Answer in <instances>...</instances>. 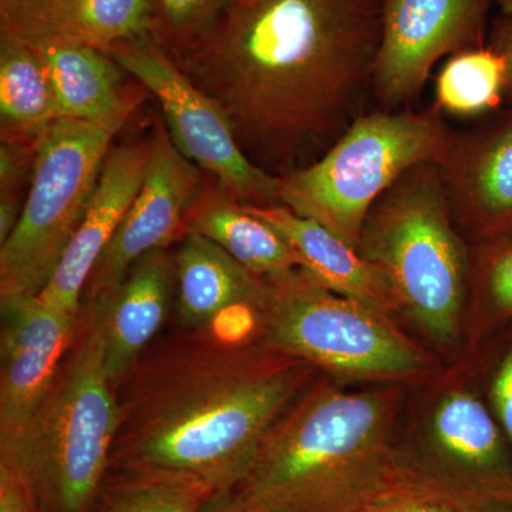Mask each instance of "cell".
I'll list each match as a JSON object with an SVG mask.
<instances>
[{"label": "cell", "mask_w": 512, "mask_h": 512, "mask_svg": "<svg viewBox=\"0 0 512 512\" xmlns=\"http://www.w3.org/2000/svg\"><path fill=\"white\" fill-rule=\"evenodd\" d=\"M380 30L382 0H229L167 55L221 107L245 156L284 175L359 116Z\"/></svg>", "instance_id": "6da1fadb"}, {"label": "cell", "mask_w": 512, "mask_h": 512, "mask_svg": "<svg viewBox=\"0 0 512 512\" xmlns=\"http://www.w3.org/2000/svg\"><path fill=\"white\" fill-rule=\"evenodd\" d=\"M316 373L258 338L251 320L174 325L117 386L120 419L109 474H185L231 494Z\"/></svg>", "instance_id": "7a4b0ae2"}, {"label": "cell", "mask_w": 512, "mask_h": 512, "mask_svg": "<svg viewBox=\"0 0 512 512\" xmlns=\"http://www.w3.org/2000/svg\"><path fill=\"white\" fill-rule=\"evenodd\" d=\"M399 394L348 392L329 377L308 387L266 434L231 493L239 512H363L399 495L448 498L453 488L394 451Z\"/></svg>", "instance_id": "3957f363"}, {"label": "cell", "mask_w": 512, "mask_h": 512, "mask_svg": "<svg viewBox=\"0 0 512 512\" xmlns=\"http://www.w3.org/2000/svg\"><path fill=\"white\" fill-rule=\"evenodd\" d=\"M119 419L99 313L82 305L49 392L19 436L0 448V464L22 478L40 511L90 512L109 476Z\"/></svg>", "instance_id": "277c9868"}, {"label": "cell", "mask_w": 512, "mask_h": 512, "mask_svg": "<svg viewBox=\"0 0 512 512\" xmlns=\"http://www.w3.org/2000/svg\"><path fill=\"white\" fill-rule=\"evenodd\" d=\"M359 252L389 279L402 311L440 342L457 336L471 276L437 164L406 171L367 214Z\"/></svg>", "instance_id": "5b68a950"}, {"label": "cell", "mask_w": 512, "mask_h": 512, "mask_svg": "<svg viewBox=\"0 0 512 512\" xmlns=\"http://www.w3.org/2000/svg\"><path fill=\"white\" fill-rule=\"evenodd\" d=\"M453 134L436 107L360 113L322 157L279 175V205L359 251L376 201L410 168L439 163Z\"/></svg>", "instance_id": "8992f818"}, {"label": "cell", "mask_w": 512, "mask_h": 512, "mask_svg": "<svg viewBox=\"0 0 512 512\" xmlns=\"http://www.w3.org/2000/svg\"><path fill=\"white\" fill-rule=\"evenodd\" d=\"M141 101L137 92L106 120L57 119L40 138L18 225L0 245V299L45 289L82 224L111 141Z\"/></svg>", "instance_id": "52a82bcc"}, {"label": "cell", "mask_w": 512, "mask_h": 512, "mask_svg": "<svg viewBox=\"0 0 512 512\" xmlns=\"http://www.w3.org/2000/svg\"><path fill=\"white\" fill-rule=\"evenodd\" d=\"M256 335L338 380H406L429 369L392 316L328 291L302 269L268 281Z\"/></svg>", "instance_id": "ba28073f"}, {"label": "cell", "mask_w": 512, "mask_h": 512, "mask_svg": "<svg viewBox=\"0 0 512 512\" xmlns=\"http://www.w3.org/2000/svg\"><path fill=\"white\" fill-rule=\"evenodd\" d=\"M106 53L156 97L174 146L212 175L222 194L242 205L279 204V175L266 173L245 156L221 107L150 35L117 43Z\"/></svg>", "instance_id": "9c48e42d"}, {"label": "cell", "mask_w": 512, "mask_h": 512, "mask_svg": "<svg viewBox=\"0 0 512 512\" xmlns=\"http://www.w3.org/2000/svg\"><path fill=\"white\" fill-rule=\"evenodd\" d=\"M497 0H382L370 89L386 110L406 109L440 59L487 45Z\"/></svg>", "instance_id": "30bf717a"}, {"label": "cell", "mask_w": 512, "mask_h": 512, "mask_svg": "<svg viewBox=\"0 0 512 512\" xmlns=\"http://www.w3.org/2000/svg\"><path fill=\"white\" fill-rule=\"evenodd\" d=\"M202 192V171L174 146L158 126L150 138L146 177L109 247L94 265L82 305L109 298L131 266L148 252L167 249L184 235L185 220Z\"/></svg>", "instance_id": "8fae6325"}, {"label": "cell", "mask_w": 512, "mask_h": 512, "mask_svg": "<svg viewBox=\"0 0 512 512\" xmlns=\"http://www.w3.org/2000/svg\"><path fill=\"white\" fill-rule=\"evenodd\" d=\"M0 448L9 446L45 399L76 335L79 315L37 296L0 299Z\"/></svg>", "instance_id": "7c38bea8"}, {"label": "cell", "mask_w": 512, "mask_h": 512, "mask_svg": "<svg viewBox=\"0 0 512 512\" xmlns=\"http://www.w3.org/2000/svg\"><path fill=\"white\" fill-rule=\"evenodd\" d=\"M437 168L458 231L480 245L512 238V107L454 133Z\"/></svg>", "instance_id": "4fadbf2b"}, {"label": "cell", "mask_w": 512, "mask_h": 512, "mask_svg": "<svg viewBox=\"0 0 512 512\" xmlns=\"http://www.w3.org/2000/svg\"><path fill=\"white\" fill-rule=\"evenodd\" d=\"M150 161V141L111 148L82 224L55 274L37 298L50 308L77 316L94 265L133 204Z\"/></svg>", "instance_id": "5bb4252c"}, {"label": "cell", "mask_w": 512, "mask_h": 512, "mask_svg": "<svg viewBox=\"0 0 512 512\" xmlns=\"http://www.w3.org/2000/svg\"><path fill=\"white\" fill-rule=\"evenodd\" d=\"M104 345V369L116 390L138 357L163 332L175 306L174 256L167 249L148 252L131 266L109 298L94 303Z\"/></svg>", "instance_id": "9a60e30c"}, {"label": "cell", "mask_w": 512, "mask_h": 512, "mask_svg": "<svg viewBox=\"0 0 512 512\" xmlns=\"http://www.w3.org/2000/svg\"><path fill=\"white\" fill-rule=\"evenodd\" d=\"M173 256L175 326L210 328L239 312H259L264 305L268 281L211 239L184 234Z\"/></svg>", "instance_id": "2e32d148"}, {"label": "cell", "mask_w": 512, "mask_h": 512, "mask_svg": "<svg viewBox=\"0 0 512 512\" xmlns=\"http://www.w3.org/2000/svg\"><path fill=\"white\" fill-rule=\"evenodd\" d=\"M245 207L285 238L298 255L302 271L323 288L389 316L402 311L386 275L335 232L284 205Z\"/></svg>", "instance_id": "e0dca14e"}, {"label": "cell", "mask_w": 512, "mask_h": 512, "mask_svg": "<svg viewBox=\"0 0 512 512\" xmlns=\"http://www.w3.org/2000/svg\"><path fill=\"white\" fill-rule=\"evenodd\" d=\"M0 33L107 52L117 43L150 35V6L148 0H28L0 15Z\"/></svg>", "instance_id": "ac0fdd59"}, {"label": "cell", "mask_w": 512, "mask_h": 512, "mask_svg": "<svg viewBox=\"0 0 512 512\" xmlns=\"http://www.w3.org/2000/svg\"><path fill=\"white\" fill-rule=\"evenodd\" d=\"M437 450L464 468L478 484L512 505V468L505 439L493 410L470 392L447 394L431 421Z\"/></svg>", "instance_id": "d6986e66"}, {"label": "cell", "mask_w": 512, "mask_h": 512, "mask_svg": "<svg viewBox=\"0 0 512 512\" xmlns=\"http://www.w3.org/2000/svg\"><path fill=\"white\" fill-rule=\"evenodd\" d=\"M28 43L45 64L57 119L106 120L136 96L123 92L124 70L103 50L64 40Z\"/></svg>", "instance_id": "ffe728a7"}, {"label": "cell", "mask_w": 512, "mask_h": 512, "mask_svg": "<svg viewBox=\"0 0 512 512\" xmlns=\"http://www.w3.org/2000/svg\"><path fill=\"white\" fill-rule=\"evenodd\" d=\"M184 234L211 239L265 281L301 269L298 255L272 225L222 194L218 187L200 195L188 212Z\"/></svg>", "instance_id": "44dd1931"}, {"label": "cell", "mask_w": 512, "mask_h": 512, "mask_svg": "<svg viewBox=\"0 0 512 512\" xmlns=\"http://www.w3.org/2000/svg\"><path fill=\"white\" fill-rule=\"evenodd\" d=\"M56 120L55 99L42 59L26 40L0 33L2 141L36 147Z\"/></svg>", "instance_id": "7402d4cb"}, {"label": "cell", "mask_w": 512, "mask_h": 512, "mask_svg": "<svg viewBox=\"0 0 512 512\" xmlns=\"http://www.w3.org/2000/svg\"><path fill=\"white\" fill-rule=\"evenodd\" d=\"M217 494L210 484L185 474L110 473L90 512H202Z\"/></svg>", "instance_id": "603a6c76"}, {"label": "cell", "mask_w": 512, "mask_h": 512, "mask_svg": "<svg viewBox=\"0 0 512 512\" xmlns=\"http://www.w3.org/2000/svg\"><path fill=\"white\" fill-rule=\"evenodd\" d=\"M505 96L503 57L490 45L451 56L436 80V109L458 117L495 113Z\"/></svg>", "instance_id": "cb8c5ba5"}, {"label": "cell", "mask_w": 512, "mask_h": 512, "mask_svg": "<svg viewBox=\"0 0 512 512\" xmlns=\"http://www.w3.org/2000/svg\"><path fill=\"white\" fill-rule=\"evenodd\" d=\"M229 0H148L150 36L165 53L183 49L218 18Z\"/></svg>", "instance_id": "d4e9b609"}, {"label": "cell", "mask_w": 512, "mask_h": 512, "mask_svg": "<svg viewBox=\"0 0 512 512\" xmlns=\"http://www.w3.org/2000/svg\"><path fill=\"white\" fill-rule=\"evenodd\" d=\"M477 282L481 299L491 318L511 320L512 238L481 245Z\"/></svg>", "instance_id": "484cf974"}, {"label": "cell", "mask_w": 512, "mask_h": 512, "mask_svg": "<svg viewBox=\"0 0 512 512\" xmlns=\"http://www.w3.org/2000/svg\"><path fill=\"white\" fill-rule=\"evenodd\" d=\"M493 413L505 439L512 444V339L495 362L490 382Z\"/></svg>", "instance_id": "4316f807"}, {"label": "cell", "mask_w": 512, "mask_h": 512, "mask_svg": "<svg viewBox=\"0 0 512 512\" xmlns=\"http://www.w3.org/2000/svg\"><path fill=\"white\" fill-rule=\"evenodd\" d=\"M36 147L2 141L0 148V195H18L29 164H35Z\"/></svg>", "instance_id": "83f0119b"}, {"label": "cell", "mask_w": 512, "mask_h": 512, "mask_svg": "<svg viewBox=\"0 0 512 512\" xmlns=\"http://www.w3.org/2000/svg\"><path fill=\"white\" fill-rule=\"evenodd\" d=\"M363 512H477L474 508L426 495H399L373 504Z\"/></svg>", "instance_id": "f1b7e54d"}, {"label": "cell", "mask_w": 512, "mask_h": 512, "mask_svg": "<svg viewBox=\"0 0 512 512\" xmlns=\"http://www.w3.org/2000/svg\"><path fill=\"white\" fill-rule=\"evenodd\" d=\"M0 512H42L22 478L0 464Z\"/></svg>", "instance_id": "f546056e"}, {"label": "cell", "mask_w": 512, "mask_h": 512, "mask_svg": "<svg viewBox=\"0 0 512 512\" xmlns=\"http://www.w3.org/2000/svg\"><path fill=\"white\" fill-rule=\"evenodd\" d=\"M487 45L493 47L504 60L505 96L512 107V10L501 12L494 20L488 35Z\"/></svg>", "instance_id": "4dcf8cb0"}, {"label": "cell", "mask_w": 512, "mask_h": 512, "mask_svg": "<svg viewBox=\"0 0 512 512\" xmlns=\"http://www.w3.org/2000/svg\"><path fill=\"white\" fill-rule=\"evenodd\" d=\"M202 512H239L232 501L231 494H217L205 505Z\"/></svg>", "instance_id": "1f68e13d"}, {"label": "cell", "mask_w": 512, "mask_h": 512, "mask_svg": "<svg viewBox=\"0 0 512 512\" xmlns=\"http://www.w3.org/2000/svg\"><path fill=\"white\" fill-rule=\"evenodd\" d=\"M28 2V0H0V15L2 13H8L10 10L19 8L23 3Z\"/></svg>", "instance_id": "d6a6232c"}, {"label": "cell", "mask_w": 512, "mask_h": 512, "mask_svg": "<svg viewBox=\"0 0 512 512\" xmlns=\"http://www.w3.org/2000/svg\"><path fill=\"white\" fill-rule=\"evenodd\" d=\"M500 5L501 12H510L512 10V0H497Z\"/></svg>", "instance_id": "836d02e7"}]
</instances>
